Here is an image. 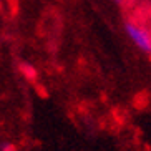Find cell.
I'll return each mask as SVG.
<instances>
[{
  "mask_svg": "<svg viewBox=\"0 0 151 151\" xmlns=\"http://www.w3.org/2000/svg\"><path fill=\"white\" fill-rule=\"evenodd\" d=\"M113 2H115V4H121V2H123V0H113Z\"/></svg>",
  "mask_w": 151,
  "mask_h": 151,
  "instance_id": "4",
  "label": "cell"
},
{
  "mask_svg": "<svg viewBox=\"0 0 151 151\" xmlns=\"http://www.w3.org/2000/svg\"><path fill=\"white\" fill-rule=\"evenodd\" d=\"M124 30H126V35L129 37V40L133 42L143 53L151 57V33L145 27H141V25L131 22V20L124 22Z\"/></svg>",
  "mask_w": 151,
  "mask_h": 151,
  "instance_id": "1",
  "label": "cell"
},
{
  "mask_svg": "<svg viewBox=\"0 0 151 151\" xmlns=\"http://www.w3.org/2000/svg\"><path fill=\"white\" fill-rule=\"evenodd\" d=\"M20 71H22L23 76L30 81H33L37 78V70L33 67H30V65H27V63H22V65H20Z\"/></svg>",
  "mask_w": 151,
  "mask_h": 151,
  "instance_id": "2",
  "label": "cell"
},
{
  "mask_svg": "<svg viewBox=\"0 0 151 151\" xmlns=\"http://www.w3.org/2000/svg\"><path fill=\"white\" fill-rule=\"evenodd\" d=\"M0 151H17V146L12 145V143H5V145H2Z\"/></svg>",
  "mask_w": 151,
  "mask_h": 151,
  "instance_id": "3",
  "label": "cell"
}]
</instances>
